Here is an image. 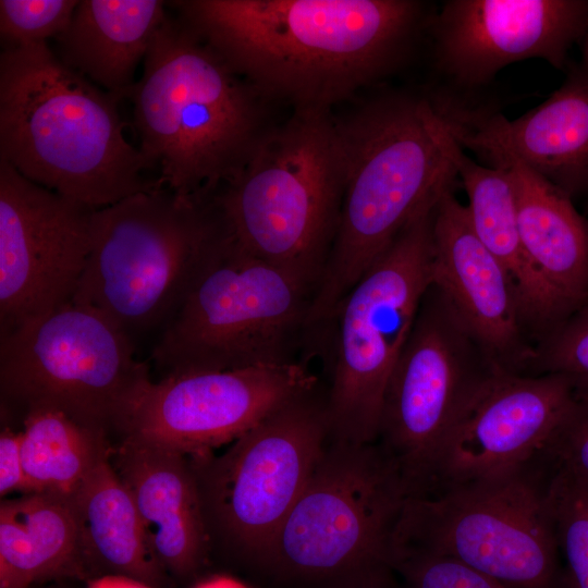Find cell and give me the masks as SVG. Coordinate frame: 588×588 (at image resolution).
<instances>
[{"label":"cell","instance_id":"6da1fadb","mask_svg":"<svg viewBox=\"0 0 588 588\" xmlns=\"http://www.w3.org/2000/svg\"><path fill=\"white\" fill-rule=\"evenodd\" d=\"M266 98L331 107L394 72L433 13L417 0L167 1Z\"/></svg>","mask_w":588,"mask_h":588},{"label":"cell","instance_id":"7a4b0ae2","mask_svg":"<svg viewBox=\"0 0 588 588\" xmlns=\"http://www.w3.org/2000/svg\"><path fill=\"white\" fill-rule=\"evenodd\" d=\"M119 100L68 68L47 42L2 49L0 160L94 209L161 187L126 139Z\"/></svg>","mask_w":588,"mask_h":588},{"label":"cell","instance_id":"3957f363","mask_svg":"<svg viewBox=\"0 0 588 588\" xmlns=\"http://www.w3.org/2000/svg\"><path fill=\"white\" fill-rule=\"evenodd\" d=\"M127 99L148 169L181 196H213L271 128L267 98L169 13Z\"/></svg>","mask_w":588,"mask_h":588},{"label":"cell","instance_id":"277c9868","mask_svg":"<svg viewBox=\"0 0 588 588\" xmlns=\"http://www.w3.org/2000/svg\"><path fill=\"white\" fill-rule=\"evenodd\" d=\"M433 96L383 94L338 120L344 191L334 243L309 315L317 328L401 231L453 186L456 172L439 142Z\"/></svg>","mask_w":588,"mask_h":588},{"label":"cell","instance_id":"5b68a950","mask_svg":"<svg viewBox=\"0 0 588 588\" xmlns=\"http://www.w3.org/2000/svg\"><path fill=\"white\" fill-rule=\"evenodd\" d=\"M343 191L339 121L330 109L295 108L212 198L237 244L317 291L334 243Z\"/></svg>","mask_w":588,"mask_h":588},{"label":"cell","instance_id":"8992f818","mask_svg":"<svg viewBox=\"0 0 588 588\" xmlns=\"http://www.w3.org/2000/svg\"><path fill=\"white\" fill-rule=\"evenodd\" d=\"M407 498L376 442L330 439L253 571L274 588H357L395 573L394 535Z\"/></svg>","mask_w":588,"mask_h":588},{"label":"cell","instance_id":"52a82bcc","mask_svg":"<svg viewBox=\"0 0 588 588\" xmlns=\"http://www.w3.org/2000/svg\"><path fill=\"white\" fill-rule=\"evenodd\" d=\"M226 235L212 197L166 187L96 209L72 301L103 313L130 335L169 322Z\"/></svg>","mask_w":588,"mask_h":588},{"label":"cell","instance_id":"ba28073f","mask_svg":"<svg viewBox=\"0 0 588 588\" xmlns=\"http://www.w3.org/2000/svg\"><path fill=\"white\" fill-rule=\"evenodd\" d=\"M316 286L228 235L155 345L163 376L298 362Z\"/></svg>","mask_w":588,"mask_h":588},{"label":"cell","instance_id":"9c48e42d","mask_svg":"<svg viewBox=\"0 0 588 588\" xmlns=\"http://www.w3.org/2000/svg\"><path fill=\"white\" fill-rule=\"evenodd\" d=\"M548 455L487 480L408 497L394 548L445 555L507 588H554L559 546L549 501Z\"/></svg>","mask_w":588,"mask_h":588},{"label":"cell","instance_id":"30bf717a","mask_svg":"<svg viewBox=\"0 0 588 588\" xmlns=\"http://www.w3.org/2000/svg\"><path fill=\"white\" fill-rule=\"evenodd\" d=\"M436 205L401 231L323 324L334 328L324 395L334 441L377 440L389 378L432 282Z\"/></svg>","mask_w":588,"mask_h":588},{"label":"cell","instance_id":"8fae6325","mask_svg":"<svg viewBox=\"0 0 588 588\" xmlns=\"http://www.w3.org/2000/svg\"><path fill=\"white\" fill-rule=\"evenodd\" d=\"M330 440L318 387L285 403L222 454L187 456L211 542L254 569Z\"/></svg>","mask_w":588,"mask_h":588},{"label":"cell","instance_id":"7c38bea8","mask_svg":"<svg viewBox=\"0 0 588 588\" xmlns=\"http://www.w3.org/2000/svg\"><path fill=\"white\" fill-rule=\"evenodd\" d=\"M131 335L98 309L70 301L0 338L1 397L24 414L63 412L109 433L150 381Z\"/></svg>","mask_w":588,"mask_h":588},{"label":"cell","instance_id":"4fadbf2b","mask_svg":"<svg viewBox=\"0 0 588 588\" xmlns=\"http://www.w3.org/2000/svg\"><path fill=\"white\" fill-rule=\"evenodd\" d=\"M500 369L431 282L389 378L376 440L408 497L428 492L442 444Z\"/></svg>","mask_w":588,"mask_h":588},{"label":"cell","instance_id":"5bb4252c","mask_svg":"<svg viewBox=\"0 0 588 588\" xmlns=\"http://www.w3.org/2000/svg\"><path fill=\"white\" fill-rule=\"evenodd\" d=\"M317 387V378L302 362L171 373L140 389L118 433L121 440L189 456L233 442Z\"/></svg>","mask_w":588,"mask_h":588},{"label":"cell","instance_id":"9a60e30c","mask_svg":"<svg viewBox=\"0 0 588 588\" xmlns=\"http://www.w3.org/2000/svg\"><path fill=\"white\" fill-rule=\"evenodd\" d=\"M95 210L0 160L1 334L72 301L90 252Z\"/></svg>","mask_w":588,"mask_h":588},{"label":"cell","instance_id":"2e32d148","mask_svg":"<svg viewBox=\"0 0 588 588\" xmlns=\"http://www.w3.org/2000/svg\"><path fill=\"white\" fill-rule=\"evenodd\" d=\"M575 391L560 373L500 369L442 444L426 494L506 475L546 456Z\"/></svg>","mask_w":588,"mask_h":588},{"label":"cell","instance_id":"e0dca14e","mask_svg":"<svg viewBox=\"0 0 588 588\" xmlns=\"http://www.w3.org/2000/svg\"><path fill=\"white\" fill-rule=\"evenodd\" d=\"M428 30L442 75L455 88L477 89L527 59L564 69L588 33V0H448Z\"/></svg>","mask_w":588,"mask_h":588},{"label":"cell","instance_id":"ac0fdd59","mask_svg":"<svg viewBox=\"0 0 588 588\" xmlns=\"http://www.w3.org/2000/svg\"><path fill=\"white\" fill-rule=\"evenodd\" d=\"M453 186L439 198L432 222V284L506 371L526 375L535 355L513 283L475 233Z\"/></svg>","mask_w":588,"mask_h":588},{"label":"cell","instance_id":"d6986e66","mask_svg":"<svg viewBox=\"0 0 588 588\" xmlns=\"http://www.w3.org/2000/svg\"><path fill=\"white\" fill-rule=\"evenodd\" d=\"M442 117L456 142L477 152L513 155L575 201L588 200V74L569 73L538 107L515 120L446 102Z\"/></svg>","mask_w":588,"mask_h":588},{"label":"cell","instance_id":"ffe728a7","mask_svg":"<svg viewBox=\"0 0 588 588\" xmlns=\"http://www.w3.org/2000/svg\"><path fill=\"white\" fill-rule=\"evenodd\" d=\"M110 462L133 498L163 569L179 579L194 577L208 564L212 549L187 456L121 440Z\"/></svg>","mask_w":588,"mask_h":588},{"label":"cell","instance_id":"44dd1931","mask_svg":"<svg viewBox=\"0 0 588 588\" xmlns=\"http://www.w3.org/2000/svg\"><path fill=\"white\" fill-rule=\"evenodd\" d=\"M440 115L439 142L466 191L473 229L510 277L525 329L538 341L567 314L526 255L510 173L503 167H490L469 158Z\"/></svg>","mask_w":588,"mask_h":588},{"label":"cell","instance_id":"7402d4cb","mask_svg":"<svg viewBox=\"0 0 588 588\" xmlns=\"http://www.w3.org/2000/svg\"><path fill=\"white\" fill-rule=\"evenodd\" d=\"M476 154L487 166L509 171L526 255L568 317L588 297V219L571 197L513 155Z\"/></svg>","mask_w":588,"mask_h":588},{"label":"cell","instance_id":"603a6c76","mask_svg":"<svg viewBox=\"0 0 588 588\" xmlns=\"http://www.w3.org/2000/svg\"><path fill=\"white\" fill-rule=\"evenodd\" d=\"M167 8L159 0H79L69 26L54 38L56 54L102 90L127 98Z\"/></svg>","mask_w":588,"mask_h":588},{"label":"cell","instance_id":"cb8c5ba5","mask_svg":"<svg viewBox=\"0 0 588 588\" xmlns=\"http://www.w3.org/2000/svg\"><path fill=\"white\" fill-rule=\"evenodd\" d=\"M90 569L71 499L25 493L0 505V588H33Z\"/></svg>","mask_w":588,"mask_h":588},{"label":"cell","instance_id":"d4e9b609","mask_svg":"<svg viewBox=\"0 0 588 588\" xmlns=\"http://www.w3.org/2000/svg\"><path fill=\"white\" fill-rule=\"evenodd\" d=\"M90 573L124 575L163 588L169 575L154 552L133 498L110 456L89 474L71 498Z\"/></svg>","mask_w":588,"mask_h":588},{"label":"cell","instance_id":"484cf974","mask_svg":"<svg viewBox=\"0 0 588 588\" xmlns=\"http://www.w3.org/2000/svg\"><path fill=\"white\" fill-rule=\"evenodd\" d=\"M21 448L26 493L71 499L112 448L108 434L61 411L37 407L24 414Z\"/></svg>","mask_w":588,"mask_h":588},{"label":"cell","instance_id":"4316f807","mask_svg":"<svg viewBox=\"0 0 588 588\" xmlns=\"http://www.w3.org/2000/svg\"><path fill=\"white\" fill-rule=\"evenodd\" d=\"M567 588H588V486L554 465L549 488Z\"/></svg>","mask_w":588,"mask_h":588},{"label":"cell","instance_id":"83f0119b","mask_svg":"<svg viewBox=\"0 0 588 588\" xmlns=\"http://www.w3.org/2000/svg\"><path fill=\"white\" fill-rule=\"evenodd\" d=\"M560 373L588 388V297L535 345L526 375Z\"/></svg>","mask_w":588,"mask_h":588},{"label":"cell","instance_id":"f1b7e54d","mask_svg":"<svg viewBox=\"0 0 588 588\" xmlns=\"http://www.w3.org/2000/svg\"><path fill=\"white\" fill-rule=\"evenodd\" d=\"M77 0H1L2 49L47 42L69 26Z\"/></svg>","mask_w":588,"mask_h":588},{"label":"cell","instance_id":"f546056e","mask_svg":"<svg viewBox=\"0 0 588 588\" xmlns=\"http://www.w3.org/2000/svg\"><path fill=\"white\" fill-rule=\"evenodd\" d=\"M394 572L405 588H507L457 560L412 547L394 548Z\"/></svg>","mask_w":588,"mask_h":588},{"label":"cell","instance_id":"4dcf8cb0","mask_svg":"<svg viewBox=\"0 0 588 588\" xmlns=\"http://www.w3.org/2000/svg\"><path fill=\"white\" fill-rule=\"evenodd\" d=\"M575 389L572 409L547 454L558 468L588 486V388Z\"/></svg>","mask_w":588,"mask_h":588},{"label":"cell","instance_id":"1f68e13d","mask_svg":"<svg viewBox=\"0 0 588 588\" xmlns=\"http://www.w3.org/2000/svg\"><path fill=\"white\" fill-rule=\"evenodd\" d=\"M27 492L26 476L21 448V431L5 427L0 433V494Z\"/></svg>","mask_w":588,"mask_h":588},{"label":"cell","instance_id":"d6a6232c","mask_svg":"<svg viewBox=\"0 0 588 588\" xmlns=\"http://www.w3.org/2000/svg\"><path fill=\"white\" fill-rule=\"evenodd\" d=\"M87 588H154L133 577L105 574L88 580Z\"/></svg>","mask_w":588,"mask_h":588},{"label":"cell","instance_id":"836d02e7","mask_svg":"<svg viewBox=\"0 0 588 588\" xmlns=\"http://www.w3.org/2000/svg\"><path fill=\"white\" fill-rule=\"evenodd\" d=\"M192 588H248L242 581L226 575H215L196 583Z\"/></svg>","mask_w":588,"mask_h":588},{"label":"cell","instance_id":"e575fe53","mask_svg":"<svg viewBox=\"0 0 588 588\" xmlns=\"http://www.w3.org/2000/svg\"><path fill=\"white\" fill-rule=\"evenodd\" d=\"M357 588H405L396 573L380 577Z\"/></svg>","mask_w":588,"mask_h":588},{"label":"cell","instance_id":"d590c367","mask_svg":"<svg viewBox=\"0 0 588 588\" xmlns=\"http://www.w3.org/2000/svg\"><path fill=\"white\" fill-rule=\"evenodd\" d=\"M586 46H585V68L584 71L588 74V33L586 35Z\"/></svg>","mask_w":588,"mask_h":588}]
</instances>
